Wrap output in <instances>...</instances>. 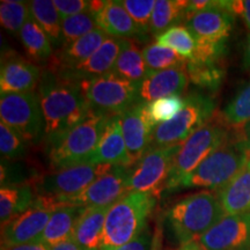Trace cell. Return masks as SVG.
<instances>
[{
  "label": "cell",
  "instance_id": "cell-48",
  "mask_svg": "<svg viewBox=\"0 0 250 250\" xmlns=\"http://www.w3.org/2000/svg\"><path fill=\"white\" fill-rule=\"evenodd\" d=\"M243 250H250V245H248V246H247V247H246V248H245V249H243Z\"/></svg>",
  "mask_w": 250,
  "mask_h": 250
},
{
  "label": "cell",
  "instance_id": "cell-4",
  "mask_svg": "<svg viewBox=\"0 0 250 250\" xmlns=\"http://www.w3.org/2000/svg\"><path fill=\"white\" fill-rule=\"evenodd\" d=\"M108 118L107 115L93 112L83 123L49 144V159L52 167L61 170L89 164L105 129Z\"/></svg>",
  "mask_w": 250,
  "mask_h": 250
},
{
  "label": "cell",
  "instance_id": "cell-39",
  "mask_svg": "<svg viewBox=\"0 0 250 250\" xmlns=\"http://www.w3.org/2000/svg\"><path fill=\"white\" fill-rule=\"evenodd\" d=\"M155 2L154 0H123L122 1V5L124 6V8L126 9L144 35L149 30Z\"/></svg>",
  "mask_w": 250,
  "mask_h": 250
},
{
  "label": "cell",
  "instance_id": "cell-16",
  "mask_svg": "<svg viewBox=\"0 0 250 250\" xmlns=\"http://www.w3.org/2000/svg\"><path fill=\"white\" fill-rule=\"evenodd\" d=\"M234 15L217 1L211 7L191 15L186 20V27L196 40L227 41L233 29Z\"/></svg>",
  "mask_w": 250,
  "mask_h": 250
},
{
  "label": "cell",
  "instance_id": "cell-18",
  "mask_svg": "<svg viewBox=\"0 0 250 250\" xmlns=\"http://www.w3.org/2000/svg\"><path fill=\"white\" fill-rule=\"evenodd\" d=\"M127 41L117 37H108L104 43L100 46L95 54L81 64L77 65L71 70L62 72L61 76L71 78V79L83 81L93 79V78L103 76L114 70L118 56L121 55L124 45ZM56 73V72H55Z\"/></svg>",
  "mask_w": 250,
  "mask_h": 250
},
{
  "label": "cell",
  "instance_id": "cell-44",
  "mask_svg": "<svg viewBox=\"0 0 250 250\" xmlns=\"http://www.w3.org/2000/svg\"><path fill=\"white\" fill-rule=\"evenodd\" d=\"M2 250H50V248L41 241H35L31 243H26V245L11 247V248L2 249Z\"/></svg>",
  "mask_w": 250,
  "mask_h": 250
},
{
  "label": "cell",
  "instance_id": "cell-13",
  "mask_svg": "<svg viewBox=\"0 0 250 250\" xmlns=\"http://www.w3.org/2000/svg\"><path fill=\"white\" fill-rule=\"evenodd\" d=\"M127 151L136 165L149 149L156 124L148 114L147 103L138 101L120 115Z\"/></svg>",
  "mask_w": 250,
  "mask_h": 250
},
{
  "label": "cell",
  "instance_id": "cell-22",
  "mask_svg": "<svg viewBox=\"0 0 250 250\" xmlns=\"http://www.w3.org/2000/svg\"><path fill=\"white\" fill-rule=\"evenodd\" d=\"M99 29L117 39H134L144 35L122 5V1L107 0L102 9L94 14Z\"/></svg>",
  "mask_w": 250,
  "mask_h": 250
},
{
  "label": "cell",
  "instance_id": "cell-45",
  "mask_svg": "<svg viewBox=\"0 0 250 250\" xmlns=\"http://www.w3.org/2000/svg\"><path fill=\"white\" fill-rule=\"evenodd\" d=\"M50 250H83L81 247L78 245V243L74 241L73 239L67 240V241L59 243V245L55 246L54 248H51Z\"/></svg>",
  "mask_w": 250,
  "mask_h": 250
},
{
  "label": "cell",
  "instance_id": "cell-17",
  "mask_svg": "<svg viewBox=\"0 0 250 250\" xmlns=\"http://www.w3.org/2000/svg\"><path fill=\"white\" fill-rule=\"evenodd\" d=\"M41 76V68L34 62L15 54L6 55L2 58L0 71V92L1 94L34 92L39 86Z\"/></svg>",
  "mask_w": 250,
  "mask_h": 250
},
{
  "label": "cell",
  "instance_id": "cell-41",
  "mask_svg": "<svg viewBox=\"0 0 250 250\" xmlns=\"http://www.w3.org/2000/svg\"><path fill=\"white\" fill-rule=\"evenodd\" d=\"M221 6L234 17L237 15L242 19L250 35V0H224Z\"/></svg>",
  "mask_w": 250,
  "mask_h": 250
},
{
  "label": "cell",
  "instance_id": "cell-27",
  "mask_svg": "<svg viewBox=\"0 0 250 250\" xmlns=\"http://www.w3.org/2000/svg\"><path fill=\"white\" fill-rule=\"evenodd\" d=\"M30 15L35 19L40 27L48 35L50 42L55 48L64 45L62 39V19L56 8L54 1L50 0H33L28 2Z\"/></svg>",
  "mask_w": 250,
  "mask_h": 250
},
{
  "label": "cell",
  "instance_id": "cell-40",
  "mask_svg": "<svg viewBox=\"0 0 250 250\" xmlns=\"http://www.w3.org/2000/svg\"><path fill=\"white\" fill-rule=\"evenodd\" d=\"M54 4L62 19L90 12V1L87 0H55Z\"/></svg>",
  "mask_w": 250,
  "mask_h": 250
},
{
  "label": "cell",
  "instance_id": "cell-19",
  "mask_svg": "<svg viewBox=\"0 0 250 250\" xmlns=\"http://www.w3.org/2000/svg\"><path fill=\"white\" fill-rule=\"evenodd\" d=\"M89 164H103L110 166L131 167L132 159L127 151L123 136L120 115L109 116L98 147L94 151Z\"/></svg>",
  "mask_w": 250,
  "mask_h": 250
},
{
  "label": "cell",
  "instance_id": "cell-34",
  "mask_svg": "<svg viewBox=\"0 0 250 250\" xmlns=\"http://www.w3.org/2000/svg\"><path fill=\"white\" fill-rule=\"evenodd\" d=\"M156 41L159 44L173 49L188 61L192 58L197 44L192 34L183 26H173L161 35L156 36Z\"/></svg>",
  "mask_w": 250,
  "mask_h": 250
},
{
  "label": "cell",
  "instance_id": "cell-38",
  "mask_svg": "<svg viewBox=\"0 0 250 250\" xmlns=\"http://www.w3.org/2000/svg\"><path fill=\"white\" fill-rule=\"evenodd\" d=\"M27 140L7 124L0 123V152L8 160L22 158L27 152Z\"/></svg>",
  "mask_w": 250,
  "mask_h": 250
},
{
  "label": "cell",
  "instance_id": "cell-31",
  "mask_svg": "<svg viewBox=\"0 0 250 250\" xmlns=\"http://www.w3.org/2000/svg\"><path fill=\"white\" fill-rule=\"evenodd\" d=\"M187 73L189 80L199 88L217 90L225 77V70L218 62H198L188 61Z\"/></svg>",
  "mask_w": 250,
  "mask_h": 250
},
{
  "label": "cell",
  "instance_id": "cell-12",
  "mask_svg": "<svg viewBox=\"0 0 250 250\" xmlns=\"http://www.w3.org/2000/svg\"><path fill=\"white\" fill-rule=\"evenodd\" d=\"M114 166L103 164H83L43 175L35 183L39 196H71L85 190Z\"/></svg>",
  "mask_w": 250,
  "mask_h": 250
},
{
  "label": "cell",
  "instance_id": "cell-7",
  "mask_svg": "<svg viewBox=\"0 0 250 250\" xmlns=\"http://www.w3.org/2000/svg\"><path fill=\"white\" fill-rule=\"evenodd\" d=\"M250 160L249 153L241 144L228 142L208 156L191 173L184 177L179 189L182 188H205L220 190L230 182Z\"/></svg>",
  "mask_w": 250,
  "mask_h": 250
},
{
  "label": "cell",
  "instance_id": "cell-46",
  "mask_svg": "<svg viewBox=\"0 0 250 250\" xmlns=\"http://www.w3.org/2000/svg\"><path fill=\"white\" fill-rule=\"evenodd\" d=\"M243 68L245 70H250V35L247 41L245 46V52H243V59H242Z\"/></svg>",
  "mask_w": 250,
  "mask_h": 250
},
{
  "label": "cell",
  "instance_id": "cell-26",
  "mask_svg": "<svg viewBox=\"0 0 250 250\" xmlns=\"http://www.w3.org/2000/svg\"><path fill=\"white\" fill-rule=\"evenodd\" d=\"M34 191L29 186H1L0 189V220L7 224L34 204Z\"/></svg>",
  "mask_w": 250,
  "mask_h": 250
},
{
  "label": "cell",
  "instance_id": "cell-8",
  "mask_svg": "<svg viewBox=\"0 0 250 250\" xmlns=\"http://www.w3.org/2000/svg\"><path fill=\"white\" fill-rule=\"evenodd\" d=\"M215 109L214 101L202 93L186 96L182 110L170 121L158 124L152 134L149 148L181 145L208 123Z\"/></svg>",
  "mask_w": 250,
  "mask_h": 250
},
{
  "label": "cell",
  "instance_id": "cell-28",
  "mask_svg": "<svg viewBox=\"0 0 250 250\" xmlns=\"http://www.w3.org/2000/svg\"><path fill=\"white\" fill-rule=\"evenodd\" d=\"M20 39L27 55L34 62H48L52 56V44L44 30L33 17L28 18L20 33Z\"/></svg>",
  "mask_w": 250,
  "mask_h": 250
},
{
  "label": "cell",
  "instance_id": "cell-9",
  "mask_svg": "<svg viewBox=\"0 0 250 250\" xmlns=\"http://www.w3.org/2000/svg\"><path fill=\"white\" fill-rule=\"evenodd\" d=\"M80 83L89 108L99 114L121 115L139 101V83L124 79L114 71Z\"/></svg>",
  "mask_w": 250,
  "mask_h": 250
},
{
  "label": "cell",
  "instance_id": "cell-25",
  "mask_svg": "<svg viewBox=\"0 0 250 250\" xmlns=\"http://www.w3.org/2000/svg\"><path fill=\"white\" fill-rule=\"evenodd\" d=\"M85 208L80 206H61L56 208L40 241L51 249L72 239L76 225Z\"/></svg>",
  "mask_w": 250,
  "mask_h": 250
},
{
  "label": "cell",
  "instance_id": "cell-1",
  "mask_svg": "<svg viewBox=\"0 0 250 250\" xmlns=\"http://www.w3.org/2000/svg\"><path fill=\"white\" fill-rule=\"evenodd\" d=\"M44 117V137L48 144L83 123L93 114L80 81L45 70L37 86Z\"/></svg>",
  "mask_w": 250,
  "mask_h": 250
},
{
  "label": "cell",
  "instance_id": "cell-11",
  "mask_svg": "<svg viewBox=\"0 0 250 250\" xmlns=\"http://www.w3.org/2000/svg\"><path fill=\"white\" fill-rule=\"evenodd\" d=\"M181 145L149 148L131 170L129 191L152 193L158 198L166 187Z\"/></svg>",
  "mask_w": 250,
  "mask_h": 250
},
{
  "label": "cell",
  "instance_id": "cell-5",
  "mask_svg": "<svg viewBox=\"0 0 250 250\" xmlns=\"http://www.w3.org/2000/svg\"><path fill=\"white\" fill-rule=\"evenodd\" d=\"M132 168L114 166L85 190L71 196H39L33 205L56 210L61 206L80 208H104L115 204L129 193V180Z\"/></svg>",
  "mask_w": 250,
  "mask_h": 250
},
{
  "label": "cell",
  "instance_id": "cell-2",
  "mask_svg": "<svg viewBox=\"0 0 250 250\" xmlns=\"http://www.w3.org/2000/svg\"><path fill=\"white\" fill-rule=\"evenodd\" d=\"M225 215L218 193L201 191L175 203L166 219L175 240L184 246L198 241Z\"/></svg>",
  "mask_w": 250,
  "mask_h": 250
},
{
  "label": "cell",
  "instance_id": "cell-30",
  "mask_svg": "<svg viewBox=\"0 0 250 250\" xmlns=\"http://www.w3.org/2000/svg\"><path fill=\"white\" fill-rule=\"evenodd\" d=\"M187 1L184 0H158L153 9L149 30L159 36L173 24L186 19Z\"/></svg>",
  "mask_w": 250,
  "mask_h": 250
},
{
  "label": "cell",
  "instance_id": "cell-24",
  "mask_svg": "<svg viewBox=\"0 0 250 250\" xmlns=\"http://www.w3.org/2000/svg\"><path fill=\"white\" fill-rule=\"evenodd\" d=\"M110 206L86 208L78 220L72 239L83 250H101L105 217Z\"/></svg>",
  "mask_w": 250,
  "mask_h": 250
},
{
  "label": "cell",
  "instance_id": "cell-33",
  "mask_svg": "<svg viewBox=\"0 0 250 250\" xmlns=\"http://www.w3.org/2000/svg\"><path fill=\"white\" fill-rule=\"evenodd\" d=\"M221 120L226 125L240 127L250 121V80L221 111Z\"/></svg>",
  "mask_w": 250,
  "mask_h": 250
},
{
  "label": "cell",
  "instance_id": "cell-21",
  "mask_svg": "<svg viewBox=\"0 0 250 250\" xmlns=\"http://www.w3.org/2000/svg\"><path fill=\"white\" fill-rule=\"evenodd\" d=\"M107 39L108 35L104 31L96 29L71 44L62 46L52 58L49 70L56 73L71 70L95 54Z\"/></svg>",
  "mask_w": 250,
  "mask_h": 250
},
{
  "label": "cell",
  "instance_id": "cell-15",
  "mask_svg": "<svg viewBox=\"0 0 250 250\" xmlns=\"http://www.w3.org/2000/svg\"><path fill=\"white\" fill-rule=\"evenodd\" d=\"M54 211L33 205L13 220L1 225V250L40 241Z\"/></svg>",
  "mask_w": 250,
  "mask_h": 250
},
{
  "label": "cell",
  "instance_id": "cell-36",
  "mask_svg": "<svg viewBox=\"0 0 250 250\" xmlns=\"http://www.w3.org/2000/svg\"><path fill=\"white\" fill-rule=\"evenodd\" d=\"M62 27L64 45L71 44L81 37L88 35L92 31L99 29L95 18L90 12L64 18L62 21Z\"/></svg>",
  "mask_w": 250,
  "mask_h": 250
},
{
  "label": "cell",
  "instance_id": "cell-14",
  "mask_svg": "<svg viewBox=\"0 0 250 250\" xmlns=\"http://www.w3.org/2000/svg\"><path fill=\"white\" fill-rule=\"evenodd\" d=\"M198 241L205 250H243L250 245V213L225 215Z\"/></svg>",
  "mask_w": 250,
  "mask_h": 250
},
{
  "label": "cell",
  "instance_id": "cell-47",
  "mask_svg": "<svg viewBox=\"0 0 250 250\" xmlns=\"http://www.w3.org/2000/svg\"><path fill=\"white\" fill-rule=\"evenodd\" d=\"M177 250H205L204 247H203L199 241H193L188 243V245L181 246Z\"/></svg>",
  "mask_w": 250,
  "mask_h": 250
},
{
  "label": "cell",
  "instance_id": "cell-6",
  "mask_svg": "<svg viewBox=\"0 0 250 250\" xmlns=\"http://www.w3.org/2000/svg\"><path fill=\"white\" fill-rule=\"evenodd\" d=\"M229 142L227 125L211 121L203 125L199 130L181 145L180 152L175 158L173 167L166 182V189L174 191L179 189L181 182L199 164L212 154L215 149Z\"/></svg>",
  "mask_w": 250,
  "mask_h": 250
},
{
  "label": "cell",
  "instance_id": "cell-23",
  "mask_svg": "<svg viewBox=\"0 0 250 250\" xmlns=\"http://www.w3.org/2000/svg\"><path fill=\"white\" fill-rule=\"evenodd\" d=\"M217 193L226 215L250 213V160Z\"/></svg>",
  "mask_w": 250,
  "mask_h": 250
},
{
  "label": "cell",
  "instance_id": "cell-3",
  "mask_svg": "<svg viewBox=\"0 0 250 250\" xmlns=\"http://www.w3.org/2000/svg\"><path fill=\"white\" fill-rule=\"evenodd\" d=\"M156 204L147 192H129L112 204L105 217L101 250L126 245L146 229V223Z\"/></svg>",
  "mask_w": 250,
  "mask_h": 250
},
{
  "label": "cell",
  "instance_id": "cell-29",
  "mask_svg": "<svg viewBox=\"0 0 250 250\" xmlns=\"http://www.w3.org/2000/svg\"><path fill=\"white\" fill-rule=\"evenodd\" d=\"M115 73L132 83H142L149 73V70L144 59L143 51L127 41L121 55L118 56L114 70Z\"/></svg>",
  "mask_w": 250,
  "mask_h": 250
},
{
  "label": "cell",
  "instance_id": "cell-42",
  "mask_svg": "<svg viewBox=\"0 0 250 250\" xmlns=\"http://www.w3.org/2000/svg\"><path fill=\"white\" fill-rule=\"evenodd\" d=\"M151 243H152V236L147 229H145L140 234L139 236H137L136 239L130 241L126 245L118 247L112 250H149L151 249Z\"/></svg>",
  "mask_w": 250,
  "mask_h": 250
},
{
  "label": "cell",
  "instance_id": "cell-43",
  "mask_svg": "<svg viewBox=\"0 0 250 250\" xmlns=\"http://www.w3.org/2000/svg\"><path fill=\"white\" fill-rule=\"evenodd\" d=\"M236 142L241 144V146L249 153L250 155V121L237 127Z\"/></svg>",
  "mask_w": 250,
  "mask_h": 250
},
{
  "label": "cell",
  "instance_id": "cell-20",
  "mask_svg": "<svg viewBox=\"0 0 250 250\" xmlns=\"http://www.w3.org/2000/svg\"><path fill=\"white\" fill-rule=\"evenodd\" d=\"M187 65L158 72H149L139 83L140 102L151 103L161 98L180 95L188 85Z\"/></svg>",
  "mask_w": 250,
  "mask_h": 250
},
{
  "label": "cell",
  "instance_id": "cell-32",
  "mask_svg": "<svg viewBox=\"0 0 250 250\" xmlns=\"http://www.w3.org/2000/svg\"><path fill=\"white\" fill-rule=\"evenodd\" d=\"M143 56L149 72H158L187 65L188 59L168 46L152 43L143 50Z\"/></svg>",
  "mask_w": 250,
  "mask_h": 250
},
{
  "label": "cell",
  "instance_id": "cell-35",
  "mask_svg": "<svg viewBox=\"0 0 250 250\" xmlns=\"http://www.w3.org/2000/svg\"><path fill=\"white\" fill-rule=\"evenodd\" d=\"M29 17L30 12L28 2L17 0H2L0 2L1 26L14 35H20Z\"/></svg>",
  "mask_w": 250,
  "mask_h": 250
},
{
  "label": "cell",
  "instance_id": "cell-10",
  "mask_svg": "<svg viewBox=\"0 0 250 250\" xmlns=\"http://www.w3.org/2000/svg\"><path fill=\"white\" fill-rule=\"evenodd\" d=\"M0 118L28 143H36L44 137V117L35 92L1 94Z\"/></svg>",
  "mask_w": 250,
  "mask_h": 250
},
{
  "label": "cell",
  "instance_id": "cell-37",
  "mask_svg": "<svg viewBox=\"0 0 250 250\" xmlns=\"http://www.w3.org/2000/svg\"><path fill=\"white\" fill-rule=\"evenodd\" d=\"M184 104H186V98H182L181 95L161 98L151 103H147L148 114L154 124L158 125L174 118L182 110Z\"/></svg>",
  "mask_w": 250,
  "mask_h": 250
}]
</instances>
